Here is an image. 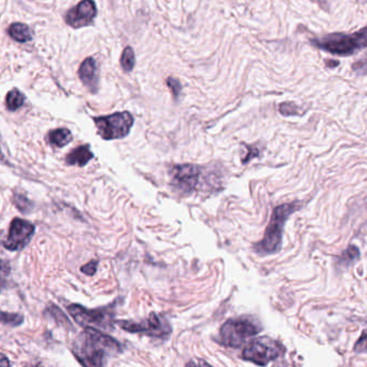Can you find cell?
Instances as JSON below:
<instances>
[{
	"label": "cell",
	"instance_id": "1",
	"mask_svg": "<svg viewBox=\"0 0 367 367\" xmlns=\"http://www.w3.org/2000/svg\"><path fill=\"white\" fill-rule=\"evenodd\" d=\"M71 351L83 366L102 367L110 357L122 352V346L115 338L88 326L75 339Z\"/></svg>",
	"mask_w": 367,
	"mask_h": 367
},
{
	"label": "cell",
	"instance_id": "2",
	"mask_svg": "<svg viewBox=\"0 0 367 367\" xmlns=\"http://www.w3.org/2000/svg\"><path fill=\"white\" fill-rule=\"evenodd\" d=\"M299 208V203H291L276 207L262 241L254 245V251L261 256H270L281 249L283 227L292 214Z\"/></svg>",
	"mask_w": 367,
	"mask_h": 367
},
{
	"label": "cell",
	"instance_id": "3",
	"mask_svg": "<svg viewBox=\"0 0 367 367\" xmlns=\"http://www.w3.org/2000/svg\"><path fill=\"white\" fill-rule=\"evenodd\" d=\"M312 44L334 55L350 56L366 48V27L353 34H331L312 40Z\"/></svg>",
	"mask_w": 367,
	"mask_h": 367
},
{
	"label": "cell",
	"instance_id": "4",
	"mask_svg": "<svg viewBox=\"0 0 367 367\" xmlns=\"http://www.w3.org/2000/svg\"><path fill=\"white\" fill-rule=\"evenodd\" d=\"M262 331V326L251 317L229 319L220 328L219 343L225 347L239 348Z\"/></svg>",
	"mask_w": 367,
	"mask_h": 367
},
{
	"label": "cell",
	"instance_id": "5",
	"mask_svg": "<svg viewBox=\"0 0 367 367\" xmlns=\"http://www.w3.org/2000/svg\"><path fill=\"white\" fill-rule=\"evenodd\" d=\"M285 351V347L279 341L263 336L253 339L246 346L243 351V360L264 366L272 361L277 360Z\"/></svg>",
	"mask_w": 367,
	"mask_h": 367
},
{
	"label": "cell",
	"instance_id": "6",
	"mask_svg": "<svg viewBox=\"0 0 367 367\" xmlns=\"http://www.w3.org/2000/svg\"><path fill=\"white\" fill-rule=\"evenodd\" d=\"M97 133L104 140L126 137L134 125V117L129 111L115 112L105 117H94Z\"/></svg>",
	"mask_w": 367,
	"mask_h": 367
},
{
	"label": "cell",
	"instance_id": "7",
	"mask_svg": "<svg viewBox=\"0 0 367 367\" xmlns=\"http://www.w3.org/2000/svg\"><path fill=\"white\" fill-rule=\"evenodd\" d=\"M115 304L97 309H86L79 304L69 305L68 312L77 323L82 326H97L102 328H112L115 318Z\"/></svg>",
	"mask_w": 367,
	"mask_h": 367
},
{
	"label": "cell",
	"instance_id": "8",
	"mask_svg": "<svg viewBox=\"0 0 367 367\" xmlns=\"http://www.w3.org/2000/svg\"><path fill=\"white\" fill-rule=\"evenodd\" d=\"M117 326L129 333L144 334L150 337L166 339L171 335V326L164 317L151 314L144 321H117Z\"/></svg>",
	"mask_w": 367,
	"mask_h": 367
},
{
	"label": "cell",
	"instance_id": "9",
	"mask_svg": "<svg viewBox=\"0 0 367 367\" xmlns=\"http://www.w3.org/2000/svg\"><path fill=\"white\" fill-rule=\"evenodd\" d=\"M203 168L193 164H182L171 168V185L182 193L194 192L202 181Z\"/></svg>",
	"mask_w": 367,
	"mask_h": 367
},
{
	"label": "cell",
	"instance_id": "10",
	"mask_svg": "<svg viewBox=\"0 0 367 367\" xmlns=\"http://www.w3.org/2000/svg\"><path fill=\"white\" fill-rule=\"evenodd\" d=\"M36 227L34 224L26 220L15 218L11 222L9 234L6 241H3V246L9 251H20L30 243L34 236Z\"/></svg>",
	"mask_w": 367,
	"mask_h": 367
},
{
	"label": "cell",
	"instance_id": "11",
	"mask_svg": "<svg viewBox=\"0 0 367 367\" xmlns=\"http://www.w3.org/2000/svg\"><path fill=\"white\" fill-rule=\"evenodd\" d=\"M96 15L97 8L94 0H82L66 13V23L73 28H82L92 24Z\"/></svg>",
	"mask_w": 367,
	"mask_h": 367
},
{
	"label": "cell",
	"instance_id": "12",
	"mask_svg": "<svg viewBox=\"0 0 367 367\" xmlns=\"http://www.w3.org/2000/svg\"><path fill=\"white\" fill-rule=\"evenodd\" d=\"M79 77L86 88H90L91 92L95 93L98 86V71L95 59L88 57L86 61L81 64L79 68Z\"/></svg>",
	"mask_w": 367,
	"mask_h": 367
},
{
	"label": "cell",
	"instance_id": "13",
	"mask_svg": "<svg viewBox=\"0 0 367 367\" xmlns=\"http://www.w3.org/2000/svg\"><path fill=\"white\" fill-rule=\"evenodd\" d=\"M92 158H94V154L91 151L90 144H83L73 149L70 153L66 156V163L67 165L84 167Z\"/></svg>",
	"mask_w": 367,
	"mask_h": 367
},
{
	"label": "cell",
	"instance_id": "14",
	"mask_svg": "<svg viewBox=\"0 0 367 367\" xmlns=\"http://www.w3.org/2000/svg\"><path fill=\"white\" fill-rule=\"evenodd\" d=\"M8 32L13 40L21 42V44H25V42L30 41L32 39L30 27L23 24V23H13L9 27Z\"/></svg>",
	"mask_w": 367,
	"mask_h": 367
},
{
	"label": "cell",
	"instance_id": "15",
	"mask_svg": "<svg viewBox=\"0 0 367 367\" xmlns=\"http://www.w3.org/2000/svg\"><path fill=\"white\" fill-rule=\"evenodd\" d=\"M50 144L57 148H63L73 140V134L68 129H56L48 135Z\"/></svg>",
	"mask_w": 367,
	"mask_h": 367
},
{
	"label": "cell",
	"instance_id": "16",
	"mask_svg": "<svg viewBox=\"0 0 367 367\" xmlns=\"http://www.w3.org/2000/svg\"><path fill=\"white\" fill-rule=\"evenodd\" d=\"M25 102V96L21 91L17 88H13L10 92L8 93L7 97H6V105H7L8 110L10 111H17L20 109Z\"/></svg>",
	"mask_w": 367,
	"mask_h": 367
},
{
	"label": "cell",
	"instance_id": "17",
	"mask_svg": "<svg viewBox=\"0 0 367 367\" xmlns=\"http://www.w3.org/2000/svg\"><path fill=\"white\" fill-rule=\"evenodd\" d=\"M13 204L17 207V209L20 210L22 214H30L34 209V204L28 197L21 193H15L12 198Z\"/></svg>",
	"mask_w": 367,
	"mask_h": 367
},
{
	"label": "cell",
	"instance_id": "18",
	"mask_svg": "<svg viewBox=\"0 0 367 367\" xmlns=\"http://www.w3.org/2000/svg\"><path fill=\"white\" fill-rule=\"evenodd\" d=\"M136 57H135L134 50L131 46H126L121 56V66L125 73H131L135 67Z\"/></svg>",
	"mask_w": 367,
	"mask_h": 367
},
{
	"label": "cell",
	"instance_id": "19",
	"mask_svg": "<svg viewBox=\"0 0 367 367\" xmlns=\"http://www.w3.org/2000/svg\"><path fill=\"white\" fill-rule=\"evenodd\" d=\"M24 322V317L21 314L0 312V323L6 326H19Z\"/></svg>",
	"mask_w": 367,
	"mask_h": 367
},
{
	"label": "cell",
	"instance_id": "20",
	"mask_svg": "<svg viewBox=\"0 0 367 367\" xmlns=\"http://www.w3.org/2000/svg\"><path fill=\"white\" fill-rule=\"evenodd\" d=\"M46 312H50L52 318H53L57 323L61 324V326L68 328H73L71 322L69 321V319L67 318V316H66V314H64L61 309L56 306V305H51V306L48 308V310H46Z\"/></svg>",
	"mask_w": 367,
	"mask_h": 367
},
{
	"label": "cell",
	"instance_id": "21",
	"mask_svg": "<svg viewBox=\"0 0 367 367\" xmlns=\"http://www.w3.org/2000/svg\"><path fill=\"white\" fill-rule=\"evenodd\" d=\"M359 256H360V250L355 246H350L341 254V260L343 261V263L349 264V263L357 260Z\"/></svg>",
	"mask_w": 367,
	"mask_h": 367
},
{
	"label": "cell",
	"instance_id": "22",
	"mask_svg": "<svg viewBox=\"0 0 367 367\" xmlns=\"http://www.w3.org/2000/svg\"><path fill=\"white\" fill-rule=\"evenodd\" d=\"M167 86L168 88H171V93H173V97L177 100L180 96L181 90H182V86H181L180 81L177 80V79L168 78L167 79Z\"/></svg>",
	"mask_w": 367,
	"mask_h": 367
},
{
	"label": "cell",
	"instance_id": "23",
	"mask_svg": "<svg viewBox=\"0 0 367 367\" xmlns=\"http://www.w3.org/2000/svg\"><path fill=\"white\" fill-rule=\"evenodd\" d=\"M280 112L283 115H299V107L295 104H281L279 108Z\"/></svg>",
	"mask_w": 367,
	"mask_h": 367
},
{
	"label": "cell",
	"instance_id": "24",
	"mask_svg": "<svg viewBox=\"0 0 367 367\" xmlns=\"http://www.w3.org/2000/svg\"><path fill=\"white\" fill-rule=\"evenodd\" d=\"M98 267V261L93 260L91 262H88L86 265L81 267V272L83 274H86L88 276L95 275L96 272H97Z\"/></svg>",
	"mask_w": 367,
	"mask_h": 367
},
{
	"label": "cell",
	"instance_id": "25",
	"mask_svg": "<svg viewBox=\"0 0 367 367\" xmlns=\"http://www.w3.org/2000/svg\"><path fill=\"white\" fill-rule=\"evenodd\" d=\"M365 338H366V333L363 332L362 337H361L360 341H357L355 347V350L357 352H365V350H366V341H365Z\"/></svg>",
	"mask_w": 367,
	"mask_h": 367
},
{
	"label": "cell",
	"instance_id": "26",
	"mask_svg": "<svg viewBox=\"0 0 367 367\" xmlns=\"http://www.w3.org/2000/svg\"><path fill=\"white\" fill-rule=\"evenodd\" d=\"M10 272V267L8 265L7 263L3 262V260H0V272H5V274H9Z\"/></svg>",
	"mask_w": 367,
	"mask_h": 367
},
{
	"label": "cell",
	"instance_id": "27",
	"mask_svg": "<svg viewBox=\"0 0 367 367\" xmlns=\"http://www.w3.org/2000/svg\"><path fill=\"white\" fill-rule=\"evenodd\" d=\"M10 361L8 360V357L3 355H0V367L1 366H10Z\"/></svg>",
	"mask_w": 367,
	"mask_h": 367
},
{
	"label": "cell",
	"instance_id": "28",
	"mask_svg": "<svg viewBox=\"0 0 367 367\" xmlns=\"http://www.w3.org/2000/svg\"><path fill=\"white\" fill-rule=\"evenodd\" d=\"M6 282L5 280H0V291L5 288Z\"/></svg>",
	"mask_w": 367,
	"mask_h": 367
},
{
	"label": "cell",
	"instance_id": "29",
	"mask_svg": "<svg viewBox=\"0 0 367 367\" xmlns=\"http://www.w3.org/2000/svg\"><path fill=\"white\" fill-rule=\"evenodd\" d=\"M3 152H1V149H0V162L3 161Z\"/></svg>",
	"mask_w": 367,
	"mask_h": 367
}]
</instances>
